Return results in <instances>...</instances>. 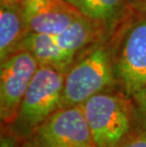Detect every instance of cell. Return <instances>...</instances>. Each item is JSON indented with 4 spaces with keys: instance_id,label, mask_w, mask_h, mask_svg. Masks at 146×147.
<instances>
[{
    "instance_id": "6da1fadb",
    "label": "cell",
    "mask_w": 146,
    "mask_h": 147,
    "mask_svg": "<svg viewBox=\"0 0 146 147\" xmlns=\"http://www.w3.org/2000/svg\"><path fill=\"white\" fill-rule=\"evenodd\" d=\"M117 84L132 98L146 87V7H136L109 36Z\"/></svg>"
},
{
    "instance_id": "7a4b0ae2",
    "label": "cell",
    "mask_w": 146,
    "mask_h": 147,
    "mask_svg": "<svg viewBox=\"0 0 146 147\" xmlns=\"http://www.w3.org/2000/svg\"><path fill=\"white\" fill-rule=\"evenodd\" d=\"M116 86L113 51L108 38H102L81 53L65 74L62 107L81 105Z\"/></svg>"
},
{
    "instance_id": "3957f363",
    "label": "cell",
    "mask_w": 146,
    "mask_h": 147,
    "mask_svg": "<svg viewBox=\"0 0 146 147\" xmlns=\"http://www.w3.org/2000/svg\"><path fill=\"white\" fill-rule=\"evenodd\" d=\"M65 74L40 65L21 102L16 117L7 126L16 139H30L50 116L62 107Z\"/></svg>"
},
{
    "instance_id": "277c9868",
    "label": "cell",
    "mask_w": 146,
    "mask_h": 147,
    "mask_svg": "<svg viewBox=\"0 0 146 147\" xmlns=\"http://www.w3.org/2000/svg\"><path fill=\"white\" fill-rule=\"evenodd\" d=\"M81 105L96 147H118L132 135L135 107L124 93H98Z\"/></svg>"
},
{
    "instance_id": "5b68a950",
    "label": "cell",
    "mask_w": 146,
    "mask_h": 147,
    "mask_svg": "<svg viewBox=\"0 0 146 147\" xmlns=\"http://www.w3.org/2000/svg\"><path fill=\"white\" fill-rule=\"evenodd\" d=\"M40 67L27 49H19L1 62L0 119L8 126L16 117L21 102Z\"/></svg>"
},
{
    "instance_id": "8992f818",
    "label": "cell",
    "mask_w": 146,
    "mask_h": 147,
    "mask_svg": "<svg viewBox=\"0 0 146 147\" xmlns=\"http://www.w3.org/2000/svg\"><path fill=\"white\" fill-rule=\"evenodd\" d=\"M30 140L42 147H96L82 105L59 108Z\"/></svg>"
},
{
    "instance_id": "52a82bcc",
    "label": "cell",
    "mask_w": 146,
    "mask_h": 147,
    "mask_svg": "<svg viewBox=\"0 0 146 147\" xmlns=\"http://www.w3.org/2000/svg\"><path fill=\"white\" fill-rule=\"evenodd\" d=\"M29 32L58 35L83 15L67 0H18Z\"/></svg>"
},
{
    "instance_id": "ba28073f",
    "label": "cell",
    "mask_w": 146,
    "mask_h": 147,
    "mask_svg": "<svg viewBox=\"0 0 146 147\" xmlns=\"http://www.w3.org/2000/svg\"><path fill=\"white\" fill-rule=\"evenodd\" d=\"M102 28L107 38L136 7L135 0H67Z\"/></svg>"
},
{
    "instance_id": "9c48e42d",
    "label": "cell",
    "mask_w": 146,
    "mask_h": 147,
    "mask_svg": "<svg viewBox=\"0 0 146 147\" xmlns=\"http://www.w3.org/2000/svg\"><path fill=\"white\" fill-rule=\"evenodd\" d=\"M28 32L19 2L0 0V62L19 51Z\"/></svg>"
},
{
    "instance_id": "30bf717a",
    "label": "cell",
    "mask_w": 146,
    "mask_h": 147,
    "mask_svg": "<svg viewBox=\"0 0 146 147\" xmlns=\"http://www.w3.org/2000/svg\"><path fill=\"white\" fill-rule=\"evenodd\" d=\"M59 47L73 62L91 45L102 38H107L97 24L81 15L67 29L54 35Z\"/></svg>"
},
{
    "instance_id": "8fae6325",
    "label": "cell",
    "mask_w": 146,
    "mask_h": 147,
    "mask_svg": "<svg viewBox=\"0 0 146 147\" xmlns=\"http://www.w3.org/2000/svg\"><path fill=\"white\" fill-rule=\"evenodd\" d=\"M19 49L30 51L40 65L52 67L64 74L73 64V61L59 47L54 35L29 32Z\"/></svg>"
},
{
    "instance_id": "7c38bea8",
    "label": "cell",
    "mask_w": 146,
    "mask_h": 147,
    "mask_svg": "<svg viewBox=\"0 0 146 147\" xmlns=\"http://www.w3.org/2000/svg\"><path fill=\"white\" fill-rule=\"evenodd\" d=\"M134 104L136 119L146 130V87L132 97Z\"/></svg>"
},
{
    "instance_id": "4fadbf2b",
    "label": "cell",
    "mask_w": 146,
    "mask_h": 147,
    "mask_svg": "<svg viewBox=\"0 0 146 147\" xmlns=\"http://www.w3.org/2000/svg\"><path fill=\"white\" fill-rule=\"evenodd\" d=\"M118 147H146V132L131 135Z\"/></svg>"
},
{
    "instance_id": "5bb4252c",
    "label": "cell",
    "mask_w": 146,
    "mask_h": 147,
    "mask_svg": "<svg viewBox=\"0 0 146 147\" xmlns=\"http://www.w3.org/2000/svg\"><path fill=\"white\" fill-rule=\"evenodd\" d=\"M0 147H19L17 145V139L11 134H4L0 140Z\"/></svg>"
},
{
    "instance_id": "9a60e30c",
    "label": "cell",
    "mask_w": 146,
    "mask_h": 147,
    "mask_svg": "<svg viewBox=\"0 0 146 147\" xmlns=\"http://www.w3.org/2000/svg\"><path fill=\"white\" fill-rule=\"evenodd\" d=\"M20 147H42V146H40L38 144H36V143L32 142V140H29V142H26L23 145H21Z\"/></svg>"
},
{
    "instance_id": "2e32d148",
    "label": "cell",
    "mask_w": 146,
    "mask_h": 147,
    "mask_svg": "<svg viewBox=\"0 0 146 147\" xmlns=\"http://www.w3.org/2000/svg\"><path fill=\"white\" fill-rule=\"evenodd\" d=\"M135 4L137 6H141V7H146V0H135Z\"/></svg>"
},
{
    "instance_id": "e0dca14e",
    "label": "cell",
    "mask_w": 146,
    "mask_h": 147,
    "mask_svg": "<svg viewBox=\"0 0 146 147\" xmlns=\"http://www.w3.org/2000/svg\"><path fill=\"white\" fill-rule=\"evenodd\" d=\"M7 1H18V0H7Z\"/></svg>"
}]
</instances>
